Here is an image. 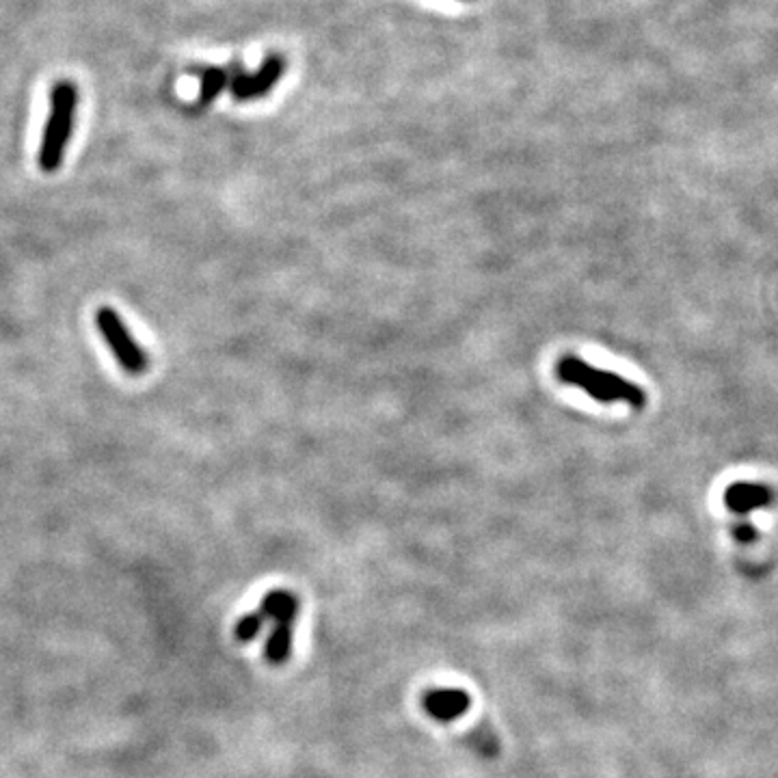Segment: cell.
<instances>
[{
	"label": "cell",
	"mask_w": 778,
	"mask_h": 778,
	"mask_svg": "<svg viewBox=\"0 0 778 778\" xmlns=\"http://www.w3.org/2000/svg\"><path fill=\"white\" fill-rule=\"evenodd\" d=\"M556 377L565 385L582 389V392L597 402H603V405L625 402L632 409L647 407V392L640 385L616 372L590 366L586 359L578 355L560 357L556 364Z\"/></svg>",
	"instance_id": "1"
},
{
	"label": "cell",
	"mask_w": 778,
	"mask_h": 778,
	"mask_svg": "<svg viewBox=\"0 0 778 778\" xmlns=\"http://www.w3.org/2000/svg\"><path fill=\"white\" fill-rule=\"evenodd\" d=\"M78 106V91L72 80H59L50 91V115L44 128L42 147H39V167L46 173H55L65 156V147L74 132Z\"/></svg>",
	"instance_id": "2"
},
{
	"label": "cell",
	"mask_w": 778,
	"mask_h": 778,
	"mask_svg": "<svg viewBox=\"0 0 778 778\" xmlns=\"http://www.w3.org/2000/svg\"><path fill=\"white\" fill-rule=\"evenodd\" d=\"M96 327L104 342L109 344L119 368H122L126 374H130V377H141V374L150 368V357H147V353L143 351V346L132 338L124 318L119 316L113 307L109 305L98 307Z\"/></svg>",
	"instance_id": "3"
},
{
	"label": "cell",
	"mask_w": 778,
	"mask_h": 778,
	"mask_svg": "<svg viewBox=\"0 0 778 778\" xmlns=\"http://www.w3.org/2000/svg\"><path fill=\"white\" fill-rule=\"evenodd\" d=\"M281 74H284V59L277 57V55H271V57L264 59L260 72L234 74L230 80V91L236 100L260 98L277 83Z\"/></svg>",
	"instance_id": "4"
},
{
	"label": "cell",
	"mask_w": 778,
	"mask_h": 778,
	"mask_svg": "<svg viewBox=\"0 0 778 778\" xmlns=\"http://www.w3.org/2000/svg\"><path fill=\"white\" fill-rule=\"evenodd\" d=\"M422 705L435 720L454 722L472 709V696L461 688H433L424 694Z\"/></svg>",
	"instance_id": "5"
},
{
	"label": "cell",
	"mask_w": 778,
	"mask_h": 778,
	"mask_svg": "<svg viewBox=\"0 0 778 778\" xmlns=\"http://www.w3.org/2000/svg\"><path fill=\"white\" fill-rule=\"evenodd\" d=\"M772 500V489L759 485V482H733V485L724 491V506L737 515H746L755 511V508L768 506Z\"/></svg>",
	"instance_id": "6"
},
{
	"label": "cell",
	"mask_w": 778,
	"mask_h": 778,
	"mask_svg": "<svg viewBox=\"0 0 778 778\" xmlns=\"http://www.w3.org/2000/svg\"><path fill=\"white\" fill-rule=\"evenodd\" d=\"M292 623H275V629L266 645V657L271 664H284L292 649Z\"/></svg>",
	"instance_id": "7"
},
{
	"label": "cell",
	"mask_w": 778,
	"mask_h": 778,
	"mask_svg": "<svg viewBox=\"0 0 778 778\" xmlns=\"http://www.w3.org/2000/svg\"><path fill=\"white\" fill-rule=\"evenodd\" d=\"M230 72L225 67H208L201 72V91H199V106H208L219 93L225 89Z\"/></svg>",
	"instance_id": "8"
},
{
	"label": "cell",
	"mask_w": 778,
	"mask_h": 778,
	"mask_svg": "<svg viewBox=\"0 0 778 778\" xmlns=\"http://www.w3.org/2000/svg\"><path fill=\"white\" fill-rule=\"evenodd\" d=\"M264 621H266V616H264L260 610H258V612H253V614H247L245 619H240V623H238V627H236V636H238V640L249 642V640L256 638L258 632L262 629V625H264Z\"/></svg>",
	"instance_id": "9"
}]
</instances>
